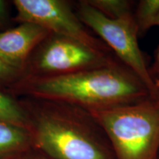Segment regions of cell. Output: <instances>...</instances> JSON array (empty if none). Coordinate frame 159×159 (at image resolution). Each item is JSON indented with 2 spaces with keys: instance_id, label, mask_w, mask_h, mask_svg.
<instances>
[{
  "instance_id": "obj_14",
  "label": "cell",
  "mask_w": 159,
  "mask_h": 159,
  "mask_svg": "<svg viewBox=\"0 0 159 159\" xmlns=\"http://www.w3.org/2000/svg\"><path fill=\"white\" fill-rule=\"evenodd\" d=\"M154 71L156 74L152 75V77H153L155 82H157V81H159V47L156 55V64H155Z\"/></svg>"
},
{
  "instance_id": "obj_12",
  "label": "cell",
  "mask_w": 159,
  "mask_h": 159,
  "mask_svg": "<svg viewBox=\"0 0 159 159\" xmlns=\"http://www.w3.org/2000/svg\"><path fill=\"white\" fill-rule=\"evenodd\" d=\"M8 159H52L34 148H31Z\"/></svg>"
},
{
  "instance_id": "obj_17",
  "label": "cell",
  "mask_w": 159,
  "mask_h": 159,
  "mask_svg": "<svg viewBox=\"0 0 159 159\" xmlns=\"http://www.w3.org/2000/svg\"><path fill=\"white\" fill-rule=\"evenodd\" d=\"M158 26L159 27V20H158Z\"/></svg>"
},
{
  "instance_id": "obj_3",
  "label": "cell",
  "mask_w": 159,
  "mask_h": 159,
  "mask_svg": "<svg viewBox=\"0 0 159 159\" xmlns=\"http://www.w3.org/2000/svg\"><path fill=\"white\" fill-rule=\"evenodd\" d=\"M89 111L106 134L116 159L159 158V94Z\"/></svg>"
},
{
  "instance_id": "obj_11",
  "label": "cell",
  "mask_w": 159,
  "mask_h": 159,
  "mask_svg": "<svg viewBox=\"0 0 159 159\" xmlns=\"http://www.w3.org/2000/svg\"><path fill=\"white\" fill-rule=\"evenodd\" d=\"M0 122L22 127H26L27 122L24 113L16 103L2 93H0Z\"/></svg>"
},
{
  "instance_id": "obj_10",
  "label": "cell",
  "mask_w": 159,
  "mask_h": 159,
  "mask_svg": "<svg viewBox=\"0 0 159 159\" xmlns=\"http://www.w3.org/2000/svg\"><path fill=\"white\" fill-rule=\"evenodd\" d=\"M89 5L105 16L119 19L134 15L135 2L129 0H89Z\"/></svg>"
},
{
  "instance_id": "obj_1",
  "label": "cell",
  "mask_w": 159,
  "mask_h": 159,
  "mask_svg": "<svg viewBox=\"0 0 159 159\" xmlns=\"http://www.w3.org/2000/svg\"><path fill=\"white\" fill-rule=\"evenodd\" d=\"M39 93L87 111L127 105L146 98L150 91L120 61L96 69L57 75L37 85Z\"/></svg>"
},
{
  "instance_id": "obj_6",
  "label": "cell",
  "mask_w": 159,
  "mask_h": 159,
  "mask_svg": "<svg viewBox=\"0 0 159 159\" xmlns=\"http://www.w3.org/2000/svg\"><path fill=\"white\" fill-rule=\"evenodd\" d=\"M119 60L115 55L97 51L68 38L57 36L52 40L41 53L40 69L59 75L96 69Z\"/></svg>"
},
{
  "instance_id": "obj_7",
  "label": "cell",
  "mask_w": 159,
  "mask_h": 159,
  "mask_svg": "<svg viewBox=\"0 0 159 159\" xmlns=\"http://www.w3.org/2000/svg\"><path fill=\"white\" fill-rule=\"evenodd\" d=\"M48 32L41 26L25 22L0 33V60L12 68H21L30 51Z\"/></svg>"
},
{
  "instance_id": "obj_5",
  "label": "cell",
  "mask_w": 159,
  "mask_h": 159,
  "mask_svg": "<svg viewBox=\"0 0 159 159\" xmlns=\"http://www.w3.org/2000/svg\"><path fill=\"white\" fill-rule=\"evenodd\" d=\"M18 12V19L23 23H33L57 36L71 39L97 51L114 55L101 41L85 29L78 16L69 5L60 0H16L13 2Z\"/></svg>"
},
{
  "instance_id": "obj_9",
  "label": "cell",
  "mask_w": 159,
  "mask_h": 159,
  "mask_svg": "<svg viewBox=\"0 0 159 159\" xmlns=\"http://www.w3.org/2000/svg\"><path fill=\"white\" fill-rule=\"evenodd\" d=\"M134 19L139 35L144 34L154 26H158L159 20V0H142L134 9Z\"/></svg>"
},
{
  "instance_id": "obj_4",
  "label": "cell",
  "mask_w": 159,
  "mask_h": 159,
  "mask_svg": "<svg viewBox=\"0 0 159 159\" xmlns=\"http://www.w3.org/2000/svg\"><path fill=\"white\" fill-rule=\"evenodd\" d=\"M77 16L83 25L97 33L117 58L139 77L151 95H157L156 82L139 45V35L134 15L111 19L83 1L80 3Z\"/></svg>"
},
{
  "instance_id": "obj_18",
  "label": "cell",
  "mask_w": 159,
  "mask_h": 159,
  "mask_svg": "<svg viewBox=\"0 0 159 159\" xmlns=\"http://www.w3.org/2000/svg\"><path fill=\"white\" fill-rule=\"evenodd\" d=\"M158 159H159V158H158Z\"/></svg>"
},
{
  "instance_id": "obj_13",
  "label": "cell",
  "mask_w": 159,
  "mask_h": 159,
  "mask_svg": "<svg viewBox=\"0 0 159 159\" xmlns=\"http://www.w3.org/2000/svg\"><path fill=\"white\" fill-rule=\"evenodd\" d=\"M15 72V69L9 66L0 60V79L11 76Z\"/></svg>"
},
{
  "instance_id": "obj_15",
  "label": "cell",
  "mask_w": 159,
  "mask_h": 159,
  "mask_svg": "<svg viewBox=\"0 0 159 159\" xmlns=\"http://www.w3.org/2000/svg\"><path fill=\"white\" fill-rule=\"evenodd\" d=\"M6 16H7L6 4L2 0H0V22L5 20Z\"/></svg>"
},
{
  "instance_id": "obj_8",
  "label": "cell",
  "mask_w": 159,
  "mask_h": 159,
  "mask_svg": "<svg viewBox=\"0 0 159 159\" xmlns=\"http://www.w3.org/2000/svg\"><path fill=\"white\" fill-rule=\"evenodd\" d=\"M33 148L29 129L0 122V159H8Z\"/></svg>"
},
{
  "instance_id": "obj_2",
  "label": "cell",
  "mask_w": 159,
  "mask_h": 159,
  "mask_svg": "<svg viewBox=\"0 0 159 159\" xmlns=\"http://www.w3.org/2000/svg\"><path fill=\"white\" fill-rule=\"evenodd\" d=\"M29 130L33 148L52 159H116L106 134L87 110L42 117Z\"/></svg>"
},
{
  "instance_id": "obj_16",
  "label": "cell",
  "mask_w": 159,
  "mask_h": 159,
  "mask_svg": "<svg viewBox=\"0 0 159 159\" xmlns=\"http://www.w3.org/2000/svg\"><path fill=\"white\" fill-rule=\"evenodd\" d=\"M156 88H157V94H159V81L156 82Z\"/></svg>"
}]
</instances>
